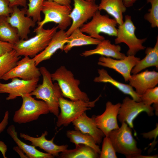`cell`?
I'll return each mask as SVG.
<instances>
[{"mask_svg":"<svg viewBox=\"0 0 158 158\" xmlns=\"http://www.w3.org/2000/svg\"><path fill=\"white\" fill-rule=\"evenodd\" d=\"M42 82L30 94L35 98L44 101L48 106L49 112L56 117L59 113V99L63 97L57 82L53 83L51 74L44 67L39 68Z\"/></svg>","mask_w":158,"mask_h":158,"instance_id":"6da1fadb","label":"cell"},{"mask_svg":"<svg viewBox=\"0 0 158 158\" xmlns=\"http://www.w3.org/2000/svg\"><path fill=\"white\" fill-rule=\"evenodd\" d=\"M58 28L57 26L48 29L43 27L36 28L34 31L36 34L34 37L27 40L20 39L13 45V49L19 56L33 57L46 48Z\"/></svg>","mask_w":158,"mask_h":158,"instance_id":"7a4b0ae2","label":"cell"},{"mask_svg":"<svg viewBox=\"0 0 158 158\" xmlns=\"http://www.w3.org/2000/svg\"><path fill=\"white\" fill-rule=\"evenodd\" d=\"M120 127L110 132V138L116 152L128 158H136L141 154L142 150L138 148L137 142L132 134V128L125 122Z\"/></svg>","mask_w":158,"mask_h":158,"instance_id":"3957f363","label":"cell"},{"mask_svg":"<svg viewBox=\"0 0 158 158\" xmlns=\"http://www.w3.org/2000/svg\"><path fill=\"white\" fill-rule=\"evenodd\" d=\"M53 81L58 84L63 97L71 100L90 101L87 94L79 87L80 81L75 78L71 71L61 66L51 74Z\"/></svg>","mask_w":158,"mask_h":158,"instance_id":"277c9868","label":"cell"},{"mask_svg":"<svg viewBox=\"0 0 158 158\" xmlns=\"http://www.w3.org/2000/svg\"><path fill=\"white\" fill-rule=\"evenodd\" d=\"M101 96L100 95L95 99L91 101L69 100L63 97L60 98L59 108L61 111L57 117V126H68L85 111L94 107L95 103Z\"/></svg>","mask_w":158,"mask_h":158,"instance_id":"5b68a950","label":"cell"},{"mask_svg":"<svg viewBox=\"0 0 158 158\" xmlns=\"http://www.w3.org/2000/svg\"><path fill=\"white\" fill-rule=\"evenodd\" d=\"M72 9L71 5H61L53 1L45 0L42 10L44 18L42 20L37 23V28L43 27L47 23L53 22L58 24L60 30L65 31L71 24L69 15Z\"/></svg>","mask_w":158,"mask_h":158,"instance_id":"8992f818","label":"cell"},{"mask_svg":"<svg viewBox=\"0 0 158 158\" xmlns=\"http://www.w3.org/2000/svg\"><path fill=\"white\" fill-rule=\"evenodd\" d=\"M21 97V106L13 116L15 123L22 124L30 122L37 120L40 115L49 112L48 106L44 101L35 99L30 94H25Z\"/></svg>","mask_w":158,"mask_h":158,"instance_id":"52a82bcc","label":"cell"},{"mask_svg":"<svg viewBox=\"0 0 158 158\" xmlns=\"http://www.w3.org/2000/svg\"><path fill=\"white\" fill-rule=\"evenodd\" d=\"M117 23L114 18L109 17L107 15H102L98 10L94 14L91 20L85 23L80 28L83 33L88 34L95 38L102 41L104 37L100 35L103 33L110 36L117 35Z\"/></svg>","mask_w":158,"mask_h":158,"instance_id":"ba28073f","label":"cell"},{"mask_svg":"<svg viewBox=\"0 0 158 158\" xmlns=\"http://www.w3.org/2000/svg\"><path fill=\"white\" fill-rule=\"evenodd\" d=\"M136 29L131 16L128 15L125 16L124 21L122 24L119 25L117 29L115 43L116 44L123 43L128 46L127 56H135L138 51L146 48L143 45V44L146 41L147 38H138L135 34Z\"/></svg>","mask_w":158,"mask_h":158,"instance_id":"9c48e42d","label":"cell"},{"mask_svg":"<svg viewBox=\"0 0 158 158\" xmlns=\"http://www.w3.org/2000/svg\"><path fill=\"white\" fill-rule=\"evenodd\" d=\"M73 1V8L69 15L72 23L68 29L66 31L67 36L92 18L98 10V5L96 3L95 0L91 1L86 0Z\"/></svg>","mask_w":158,"mask_h":158,"instance_id":"30bf717a","label":"cell"},{"mask_svg":"<svg viewBox=\"0 0 158 158\" xmlns=\"http://www.w3.org/2000/svg\"><path fill=\"white\" fill-rule=\"evenodd\" d=\"M153 110L151 106L145 104L141 101L136 102L127 97L121 104L117 118L121 123L125 122L133 128V121L140 113L145 112L149 116H152L154 114Z\"/></svg>","mask_w":158,"mask_h":158,"instance_id":"8fae6325","label":"cell"},{"mask_svg":"<svg viewBox=\"0 0 158 158\" xmlns=\"http://www.w3.org/2000/svg\"><path fill=\"white\" fill-rule=\"evenodd\" d=\"M41 75L39 68L36 66L32 58L25 56L18 62L16 65L1 78L4 80H8L17 78L30 80L39 78Z\"/></svg>","mask_w":158,"mask_h":158,"instance_id":"7c38bea8","label":"cell"},{"mask_svg":"<svg viewBox=\"0 0 158 158\" xmlns=\"http://www.w3.org/2000/svg\"><path fill=\"white\" fill-rule=\"evenodd\" d=\"M11 82L3 83L0 82V93H7L6 100L22 97L32 92L38 85L39 78L25 80L18 78H12Z\"/></svg>","mask_w":158,"mask_h":158,"instance_id":"4fadbf2b","label":"cell"},{"mask_svg":"<svg viewBox=\"0 0 158 158\" xmlns=\"http://www.w3.org/2000/svg\"><path fill=\"white\" fill-rule=\"evenodd\" d=\"M140 60V58L134 55L126 56L121 59L101 56L99 58L97 63L114 70L122 76L126 82H128L130 77L132 70Z\"/></svg>","mask_w":158,"mask_h":158,"instance_id":"5bb4252c","label":"cell"},{"mask_svg":"<svg viewBox=\"0 0 158 158\" xmlns=\"http://www.w3.org/2000/svg\"><path fill=\"white\" fill-rule=\"evenodd\" d=\"M121 104L120 103L114 104L108 101L106 104L105 110L102 114L94 115L95 124L105 136L108 137L110 132L119 128L117 119Z\"/></svg>","mask_w":158,"mask_h":158,"instance_id":"9a60e30c","label":"cell"},{"mask_svg":"<svg viewBox=\"0 0 158 158\" xmlns=\"http://www.w3.org/2000/svg\"><path fill=\"white\" fill-rule=\"evenodd\" d=\"M12 8L13 11L10 16L6 17V20L16 29L20 39L27 40L30 32V28L34 27L36 23L31 18L26 16L27 8L20 9L17 6Z\"/></svg>","mask_w":158,"mask_h":158,"instance_id":"2e32d148","label":"cell"},{"mask_svg":"<svg viewBox=\"0 0 158 158\" xmlns=\"http://www.w3.org/2000/svg\"><path fill=\"white\" fill-rule=\"evenodd\" d=\"M129 81V84L135 89L136 92L140 96L147 90L155 87L158 84V73L146 70L131 75Z\"/></svg>","mask_w":158,"mask_h":158,"instance_id":"e0dca14e","label":"cell"},{"mask_svg":"<svg viewBox=\"0 0 158 158\" xmlns=\"http://www.w3.org/2000/svg\"><path fill=\"white\" fill-rule=\"evenodd\" d=\"M48 133L47 131H45L40 136L35 137L20 133V136L25 140L30 142L31 145L36 147H39L54 157H59L60 153L68 149V146L67 145H58L56 144L54 142V138L50 140H47L46 137Z\"/></svg>","mask_w":158,"mask_h":158,"instance_id":"ac0fdd59","label":"cell"},{"mask_svg":"<svg viewBox=\"0 0 158 158\" xmlns=\"http://www.w3.org/2000/svg\"><path fill=\"white\" fill-rule=\"evenodd\" d=\"M67 37L64 30H60L57 31L46 48L33 58L36 66L44 61L50 59L58 50L63 51L67 42Z\"/></svg>","mask_w":158,"mask_h":158,"instance_id":"d6986e66","label":"cell"},{"mask_svg":"<svg viewBox=\"0 0 158 158\" xmlns=\"http://www.w3.org/2000/svg\"><path fill=\"white\" fill-rule=\"evenodd\" d=\"M72 123L75 130L91 136L97 144L99 145L101 143L105 135L95 124L94 115L90 118L84 112Z\"/></svg>","mask_w":158,"mask_h":158,"instance_id":"ffe728a7","label":"cell"},{"mask_svg":"<svg viewBox=\"0 0 158 158\" xmlns=\"http://www.w3.org/2000/svg\"><path fill=\"white\" fill-rule=\"evenodd\" d=\"M97 45L95 49L85 51L81 53L80 55L87 57L99 54L117 59H123L126 56L125 54L121 52V48L120 45L112 44L108 40L104 39Z\"/></svg>","mask_w":158,"mask_h":158,"instance_id":"44dd1931","label":"cell"},{"mask_svg":"<svg viewBox=\"0 0 158 158\" xmlns=\"http://www.w3.org/2000/svg\"><path fill=\"white\" fill-rule=\"evenodd\" d=\"M98 73L99 75L94 78V82L110 83L123 93L130 95L134 101L137 102L141 101L140 96L137 94L133 87L129 84L121 83L114 79L104 68L98 69Z\"/></svg>","mask_w":158,"mask_h":158,"instance_id":"7402d4cb","label":"cell"},{"mask_svg":"<svg viewBox=\"0 0 158 158\" xmlns=\"http://www.w3.org/2000/svg\"><path fill=\"white\" fill-rule=\"evenodd\" d=\"M67 42L63 49V51L66 53L74 47L89 45H97L101 41L90 35L84 34L80 31V28L75 30L67 37Z\"/></svg>","mask_w":158,"mask_h":158,"instance_id":"603a6c76","label":"cell"},{"mask_svg":"<svg viewBox=\"0 0 158 158\" xmlns=\"http://www.w3.org/2000/svg\"><path fill=\"white\" fill-rule=\"evenodd\" d=\"M8 134L11 137L17 146L25 154L28 158H52L54 157L47 153L41 152L35 146L28 145L18 138L15 127L13 125L10 126L7 130Z\"/></svg>","mask_w":158,"mask_h":158,"instance_id":"cb8c5ba5","label":"cell"},{"mask_svg":"<svg viewBox=\"0 0 158 158\" xmlns=\"http://www.w3.org/2000/svg\"><path fill=\"white\" fill-rule=\"evenodd\" d=\"M123 0H100L98 5V10H103L113 16L117 24H122L123 22V14L126 10Z\"/></svg>","mask_w":158,"mask_h":158,"instance_id":"d4e9b609","label":"cell"},{"mask_svg":"<svg viewBox=\"0 0 158 158\" xmlns=\"http://www.w3.org/2000/svg\"><path fill=\"white\" fill-rule=\"evenodd\" d=\"M146 54L142 59L140 60L131 71L133 74L139 73L146 68L155 66L158 68V37H157L155 44L153 47H148L145 51Z\"/></svg>","mask_w":158,"mask_h":158,"instance_id":"484cf974","label":"cell"},{"mask_svg":"<svg viewBox=\"0 0 158 158\" xmlns=\"http://www.w3.org/2000/svg\"><path fill=\"white\" fill-rule=\"evenodd\" d=\"M59 157L61 158H98L99 154L94 149L87 145L79 144L75 148L67 150L61 152Z\"/></svg>","mask_w":158,"mask_h":158,"instance_id":"4316f807","label":"cell"},{"mask_svg":"<svg viewBox=\"0 0 158 158\" xmlns=\"http://www.w3.org/2000/svg\"><path fill=\"white\" fill-rule=\"evenodd\" d=\"M66 135L70 142L74 144L75 146L81 144L85 145L91 147L100 154L99 147L91 136L75 129L67 131Z\"/></svg>","mask_w":158,"mask_h":158,"instance_id":"83f0119b","label":"cell"},{"mask_svg":"<svg viewBox=\"0 0 158 158\" xmlns=\"http://www.w3.org/2000/svg\"><path fill=\"white\" fill-rule=\"evenodd\" d=\"M6 17L0 16V40L14 45L20 39L16 29L8 22Z\"/></svg>","mask_w":158,"mask_h":158,"instance_id":"f1b7e54d","label":"cell"},{"mask_svg":"<svg viewBox=\"0 0 158 158\" xmlns=\"http://www.w3.org/2000/svg\"><path fill=\"white\" fill-rule=\"evenodd\" d=\"M20 58L14 49L0 56V80L16 65Z\"/></svg>","mask_w":158,"mask_h":158,"instance_id":"f546056e","label":"cell"},{"mask_svg":"<svg viewBox=\"0 0 158 158\" xmlns=\"http://www.w3.org/2000/svg\"><path fill=\"white\" fill-rule=\"evenodd\" d=\"M46 0H28L26 15L31 18L36 22L41 20V13L44 2Z\"/></svg>","mask_w":158,"mask_h":158,"instance_id":"4dcf8cb0","label":"cell"},{"mask_svg":"<svg viewBox=\"0 0 158 158\" xmlns=\"http://www.w3.org/2000/svg\"><path fill=\"white\" fill-rule=\"evenodd\" d=\"M147 3H150L151 8L148 13L144 16L145 19L150 23L152 28L158 27V0H146Z\"/></svg>","mask_w":158,"mask_h":158,"instance_id":"1f68e13d","label":"cell"},{"mask_svg":"<svg viewBox=\"0 0 158 158\" xmlns=\"http://www.w3.org/2000/svg\"><path fill=\"white\" fill-rule=\"evenodd\" d=\"M100 158H117L116 152L109 137L103 139L102 147L99 154Z\"/></svg>","mask_w":158,"mask_h":158,"instance_id":"d6a6232c","label":"cell"},{"mask_svg":"<svg viewBox=\"0 0 158 158\" xmlns=\"http://www.w3.org/2000/svg\"><path fill=\"white\" fill-rule=\"evenodd\" d=\"M140 98L141 102L148 105L158 104V87L148 89L140 96Z\"/></svg>","mask_w":158,"mask_h":158,"instance_id":"836d02e7","label":"cell"},{"mask_svg":"<svg viewBox=\"0 0 158 158\" xmlns=\"http://www.w3.org/2000/svg\"><path fill=\"white\" fill-rule=\"evenodd\" d=\"M142 134L143 137L145 138H148L150 140L152 138L154 139L153 142L150 144L151 147L148 151V152L150 153L152 151L157 143V141H156V140L158 135V123L156 124V127L155 129L147 133H142Z\"/></svg>","mask_w":158,"mask_h":158,"instance_id":"e575fe53","label":"cell"},{"mask_svg":"<svg viewBox=\"0 0 158 158\" xmlns=\"http://www.w3.org/2000/svg\"><path fill=\"white\" fill-rule=\"evenodd\" d=\"M13 11V8L9 5L7 0H0V16L7 17Z\"/></svg>","mask_w":158,"mask_h":158,"instance_id":"d590c367","label":"cell"},{"mask_svg":"<svg viewBox=\"0 0 158 158\" xmlns=\"http://www.w3.org/2000/svg\"><path fill=\"white\" fill-rule=\"evenodd\" d=\"M13 49V45L0 40V56L11 51Z\"/></svg>","mask_w":158,"mask_h":158,"instance_id":"8d00e7d4","label":"cell"},{"mask_svg":"<svg viewBox=\"0 0 158 158\" xmlns=\"http://www.w3.org/2000/svg\"><path fill=\"white\" fill-rule=\"evenodd\" d=\"M10 6L13 8L15 6H20L23 8H27V0H7Z\"/></svg>","mask_w":158,"mask_h":158,"instance_id":"74e56055","label":"cell"},{"mask_svg":"<svg viewBox=\"0 0 158 158\" xmlns=\"http://www.w3.org/2000/svg\"><path fill=\"white\" fill-rule=\"evenodd\" d=\"M9 117V112L6 111L5 113L3 119L0 123V133L4 131L8 124Z\"/></svg>","mask_w":158,"mask_h":158,"instance_id":"f35d334b","label":"cell"},{"mask_svg":"<svg viewBox=\"0 0 158 158\" xmlns=\"http://www.w3.org/2000/svg\"><path fill=\"white\" fill-rule=\"evenodd\" d=\"M7 150V147L4 143L0 140V151L1 153L4 158H6V153Z\"/></svg>","mask_w":158,"mask_h":158,"instance_id":"ab89813d","label":"cell"},{"mask_svg":"<svg viewBox=\"0 0 158 158\" xmlns=\"http://www.w3.org/2000/svg\"><path fill=\"white\" fill-rule=\"evenodd\" d=\"M63 5H71L72 0H48Z\"/></svg>","mask_w":158,"mask_h":158,"instance_id":"60d3db41","label":"cell"},{"mask_svg":"<svg viewBox=\"0 0 158 158\" xmlns=\"http://www.w3.org/2000/svg\"><path fill=\"white\" fill-rule=\"evenodd\" d=\"M13 149L19 154L21 157L28 158L25 154L24 155V153L23 152L18 146L14 147L13 148Z\"/></svg>","mask_w":158,"mask_h":158,"instance_id":"b9f144b4","label":"cell"},{"mask_svg":"<svg viewBox=\"0 0 158 158\" xmlns=\"http://www.w3.org/2000/svg\"><path fill=\"white\" fill-rule=\"evenodd\" d=\"M137 0H123V4L126 8L130 7Z\"/></svg>","mask_w":158,"mask_h":158,"instance_id":"7bdbcfd3","label":"cell"},{"mask_svg":"<svg viewBox=\"0 0 158 158\" xmlns=\"http://www.w3.org/2000/svg\"><path fill=\"white\" fill-rule=\"evenodd\" d=\"M158 158V155L156 154L153 155L145 156L141 154L138 156L136 158Z\"/></svg>","mask_w":158,"mask_h":158,"instance_id":"ee69618b","label":"cell"},{"mask_svg":"<svg viewBox=\"0 0 158 158\" xmlns=\"http://www.w3.org/2000/svg\"><path fill=\"white\" fill-rule=\"evenodd\" d=\"M154 110H155V113L157 116L158 115V104H154L153 107Z\"/></svg>","mask_w":158,"mask_h":158,"instance_id":"f6af8a7d","label":"cell"},{"mask_svg":"<svg viewBox=\"0 0 158 158\" xmlns=\"http://www.w3.org/2000/svg\"><path fill=\"white\" fill-rule=\"evenodd\" d=\"M86 0L87 1H93L94 0Z\"/></svg>","mask_w":158,"mask_h":158,"instance_id":"bcb514c9","label":"cell"}]
</instances>
